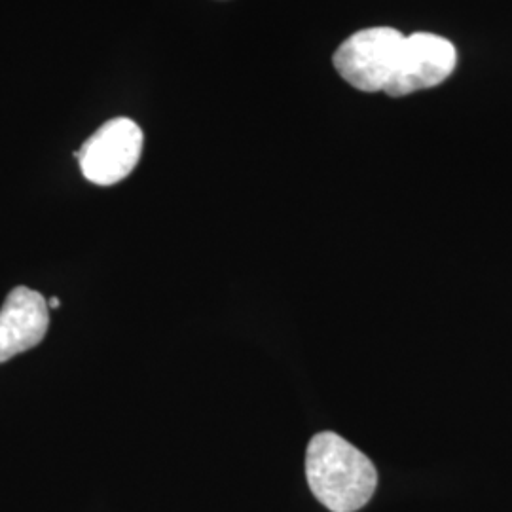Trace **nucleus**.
Returning a JSON list of instances; mask_svg holds the SVG:
<instances>
[{"label":"nucleus","mask_w":512,"mask_h":512,"mask_svg":"<svg viewBox=\"0 0 512 512\" xmlns=\"http://www.w3.org/2000/svg\"><path fill=\"white\" fill-rule=\"evenodd\" d=\"M59 306H61V300H59V298H50V300H48V308H59Z\"/></svg>","instance_id":"nucleus-6"},{"label":"nucleus","mask_w":512,"mask_h":512,"mask_svg":"<svg viewBox=\"0 0 512 512\" xmlns=\"http://www.w3.org/2000/svg\"><path fill=\"white\" fill-rule=\"evenodd\" d=\"M458 65V52L448 38L416 33L404 38L397 71L385 93L404 97L442 84Z\"/></svg>","instance_id":"nucleus-4"},{"label":"nucleus","mask_w":512,"mask_h":512,"mask_svg":"<svg viewBox=\"0 0 512 512\" xmlns=\"http://www.w3.org/2000/svg\"><path fill=\"white\" fill-rule=\"evenodd\" d=\"M404 38L393 27L363 29L336 50L334 67L359 92H385L397 71Z\"/></svg>","instance_id":"nucleus-2"},{"label":"nucleus","mask_w":512,"mask_h":512,"mask_svg":"<svg viewBox=\"0 0 512 512\" xmlns=\"http://www.w3.org/2000/svg\"><path fill=\"white\" fill-rule=\"evenodd\" d=\"M143 131L129 118H114L97 129L76 152L84 177L93 184L120 183L139 164Z\"/></svg>","instance_id":"nucleus-3"},{"label":"nucleus","mask_w":512,"mask_h":512,"mask_svg":"<svg viewBox=\"0 0 512 512\" xmlns=\"http://www.w3.org/2000/svg\"><path fill=\"white\" fill-rule=\"evenodd\" d=\"M50 325L48 302L29 287H16L0 310V363L37 348Z\"/></svg>","instance_id":"nucleus-5"},{"label":"nucleus","mask_w":512,"mask_h":512,"mask_svg":"<svg viewBox=\"0 0 512 512\" xmlns=\"http://www.w3.org/2000/svg\"><path fill=\"white\" fill-rule=\"evenodd\" d=\"M306 476L313 495L332 512L363 509L378 486L374 463L351 442L330 431L311 439Z\"/></svg>","instance_id":"nucleus-1"}]
</instances>
